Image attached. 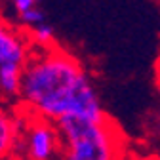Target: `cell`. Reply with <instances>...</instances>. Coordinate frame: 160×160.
<instances>
[{"label": "cell", "instance_id": "cell-5", "mask_svg": "<svg viewBox=\"0 0 160 160\" xmlns=\"http://www.w3.org/2000/svg\"><path fill=\"white\" fill-rule=\"evenodd\" d=\"M15 137H17L15 116H12L10 112H6L0 107V160L13 154Z\"/></svg>", "mask_w": 160, "mask_h": 160}, {"label": "cell", "instance_id": "cell-6", "mask_svg": "<svg viewBox=\"0 0 160 160\" xmlns=\"http://www.w3.org/2000/svg\"><path fill=\"white\" fill-rule=\"evenodd\" d=\"M23 82V67L21 65H2L0 67V93L6 97L21 95Z\"/></svg>", "mask_w": 160, "mask_h": 160}, {"label": "cell", "instance_id": "cell-8", "mask_svg": "<svg viewBox=\"0 0 160 160\" xmlns=\"http://www.w3.org/2000/svg\"><path fill=\"white\" fill-rule=\"evenodd\" d=\"M19 15V21H21L23 25H29L31 29H34V27H38V25H44L46 23V13L40 10V8H32V10H29V12H25V13H17Z\"/></svg>", "mask_w": 160, "mask_h": 160}, {"label": "cell", "instance_id": "cell-1", "mask_svg": "<svg viewBox=\"0 0 160 160\" xmlns=\"http://www.w3.org/2000/svg\"><path fill=\"white\" fill-rule=\"evenodd\" d=\"M19 97L31 114L50 122L63 118H107L84 65L57 46L31 50L23 67Z\"/></svg>", "mask_w": 160, "mask_h": 160}, {"label": "cell", "instance_id": "cell-7", "mask_svg": "<svg viewBox=\"0 0 160 160\" xmlns=\"http://www.w3.org/2000/svg\"><path fill=\"white\" fill-rule=\"evenodd\" d=\"M32 31V40L36 48H50L53 46V27L50 23H44V25H38Z\"/></svg>", "mask_w": 160, "mask_h": 160}, {"label": "cell", "instance_id": "cell-9", "mask_svg": "<svg viewBox=\"0 0 160 160\" xmlns=\"http://www.w3.org/2000/svg\"><path fill=\"white\" fill-rule=\"evenodd\" d=\"M34 6H36L34 0H15V2H13V10L17 13H25V12L32 10Z\"/></svg>", "mask_w": 160, "mask_h": 160}, {"label": "cell", "instance_id": "cell-10", "mask_svg": "<svg viewBox=\"0 0 160 160\" xmlns=\"http://www.w3.org/2000/svg\"><path fill=\"white\" fill-rule=\"evenodd\" d=\"M156 80H158V86H160V61L156 65Z\"/></svg>", "mask_w": 160, "mask_h": 160}, {"label": "cell", "instance_id": "cell-2", "mask_svg": "<svg viewBox=\"0 0 160 160\" xmlns=\"http://www.w3.org/2000/svg\"><path fill=\"white\" fill-rule=\"evenodd\" d=\"M61 135L59 160H122L124 139L107 118H63L55 122Z\"/></svg>", "mask_w": 160, "mask_h": 160}, {"label": "cell", "instance_id": "cell-3", "mask_svg": "<svg viewBox=\"0 0 160 160\" xmlns=\"http://www.w3.org/2000/svg\"><path fill=\"white\" fill-rule=\"evenodd\" d=\"M17 137L13 154L21 160H59L61 158V135L55 126L46 118L27 112L15 116Z\"/></svg>", "mask_w": 160, "mask_h": 160}, {"label": "cell", "instance_id": "cell-4", "mask_svg": "<svg viewBox=\"0 0 160 160\" xmlns=\"http://www.w3.org/2000/svg\"><path fill=\"white\" fill-rule=\"evenodd\" d=\"M31 48L25 40L0 21V67L2 65H21L25 67Z\"/></svg>", "mask_w": 160, "mask_h": 160}]
</instances>
